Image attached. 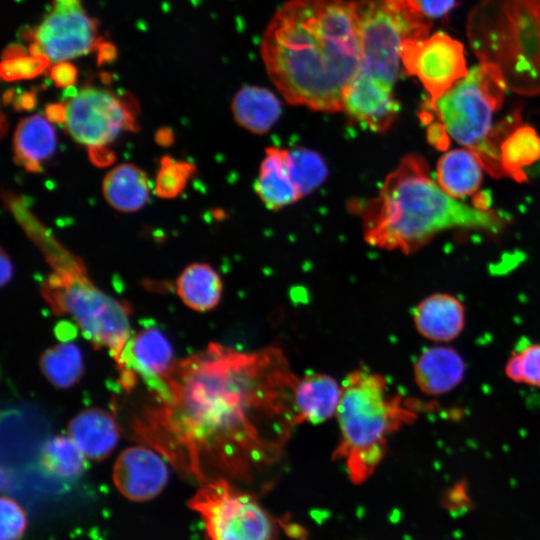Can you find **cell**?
Masks as SVG:
<instances>
[{"label": "cell", "mask_w": 540, "mask_h": 540, "mask_svg": "<svg viewBox=\"0 0 540 540\" xmlns=\"http://www.w3.org/2000/svg\"><path fill=\"white\" fill-rule=\"evenodd\" d=\"M299 377L278 346L220 343L176 362L163 395L130 424L133 437L200 485L252 486L282 460L295 428Z\"/></svg>", "instance_id": "obj_1"}, {"label": "cell", "mask_w": 540, "mask_h": 540, "mask_svg": "<svg viewBox=\"0 0 540 540\" xmlns=\"http://www.w3.org/2000/svg\"><path fill=\"white\" fill-rule=\"evenodd\" d=\"M261 56L287 102L315 111H342L362 65L355 1L285 2L265 29Z\"/></svg>", "instance_id": "obj_2"}, {"label": "cell", "mask_w": 540, "mask_h": 540, "mask_svg": "<svg viewBox=\"0 0 540 540\" xmlns=\"http://www.w3.org/2000/svg\"><path fill=\"white\" fill-rule=\"evenodd\" d=\"M362 222L369 245L406 254L447 229L496 232L502 224L494 212L447 194L431 177L426 161L415 154L402 158L388 174L378 195L366 203Z\"/></svg>", "instance_id": "obj_3"}, {"label": "cell", "mask_w": 540, "mask_h": 540, "mask_svg": "<svg viewBox=\"0 0 540 540\" xmlns=\"http://www.w3.org/2000/svg\"><path fill=\"white\" fill-rule=\"evenodd\" d=\"M336 416L340 437L332 458L344 461L349 480L361 485L385 457L392 433L416 414L401 395L389 393L383 375L358 368L341 383Z\"/></svg>", "instance_id": "obj_4"}, {"label": "cell", "mask_w": 540, "mask_h": 540, "mask_svg": "<svg viewBox=\"0 0 540 540\" xmlns=\"http://www.w3.org/2000/svg\"><path fill=\"white\" fill-rule=\"evenodd\" d=\"M467 36L480 63L496 68L507 89L540 93V0H481Z\"/></svg>", "instance_id": "obj_5"}, {"label": "cell", "mask_w": 540, "mask_h": 540, "mask_svg": "<svg viewBox=\"0 0 540 540\" xmlns=\"http://www.w3.org/2000/svg\"><path fill=\"white\" fill-rule=\"evenodd\" d=\"M45 242L53 272L42 284V297L54 314L69 315L95 348L108 350L124 387V352L131 337L129 306L97 288L77 257L51 240Z\"/></svg>", "instance_id": "obj_6"}, {"label": "cell", "mask_w": 540, "mask_h": 540, "mask_svg": "<svg viewBox=\"0 0 540 540\" xmlns=\"http://www.w3.org/2000/svg\"><path fill=\"white\" fill-rule=\"evenodd\" d=\"M507 86L498 72L482 64L471 69L445 93L427 100L423 115L457 143L475 152L492 175H504L493 128L495 112L502 105Z\"/></svg>", "instance_id": "obj_7"}, {"label": "cell", "mask_w": 540, "mask_h": 540, "mask_svg": "<svg viewBox=\"0 0 540 540\" xmlns=\"http://www.w3.org/2000/svg\"><path fill=\"white\" fill-rule=\"evenodd\" d=\"M362 47L360 71L394 86L406 40L428 35L431 21L415 0H356Z\"/></svg>", "instance_id": "obj_8"}, {"label": "cell", "mask_w": 540, "mask_h": 540, "mask_svg": "<svg viewBox=\"0 0 540 540\" xmlns=\"http://www.w3.org/2000/svg\"><path fill=\"white\" fill-rule=\"evenodd\" d=\"M203 525L205 540H280V525L256 495L220 477L202 485L188 501Z\"/></svg>", "instance_id": "obj_9"}, {"label": "cell", "mask_w": 540, "mask_h": 540, "mask_svg": "<svg viewBox=\"0 0 540 540\" xmlns=\"http://www.w3.org/2000/svg\"><path fill=\"white\" fill-rule=\"evenodd\" d=\"M65 106L67 132L88 148L106 147L122 131L137 129L135 105L105 89L85 87Z\"/></svg>", "instance_id": "obj_10"}, {"label": "cell", "mask_w": 540, "mask_h": 540, "mask_svg": "<svg viewBox=\"0 0 540 540\" xmlns=\"http://www.w3.org/2000/svg\"><path fill=\"white\" fill-rule=\"evenodd\" d=\"M31 38L29 53L44 54L55 63L85 55L102 43L96 21L86 14L81 0H53Z\"/></svg>", "instance_id": "obj_11"}, {"label": "cell", "mask_w": 540, "mask_h": 540, "mask_svg": "<svg viewBox=\"0 0 540 540\" xmlns=\"http://www.w3.org/2000/svg\"><path fill=\"white\" fill-rule=\"evenodd\" d=\"M401 62L435 100L468 74L463 45L443 32L406 40Z\"/></svg>", "instance_id": "obj_12"}, {"label": "cell", "mask_w": 540, "mask_h": 540, "mask_svg": "<svg viewBox=\"0 0 540 540\" xmlns=\"http://www.w3.org/2000/svg\"><path fill=\"white\" fill-rule=\"evenodd\" d=\"M175 364L173 349L166 336L155 327L144 328L131 336L126 345L124 389L129 391L140 376L157 398L165 392L166 380Z\"/></svg>", "instance_id": "obj_13"}, {"label": "cell", "mask_w": 540, "mask_h": 540, "mask_svg": "<svg viewBox=\"0 0 540 540\" xmlns=\"http://www.w3.org/2000/svg\"><path fill=\"white\" fill-rule=\"evenodd\" d=\"M168 481V469L155 450L148 446L125 449L115 461L113 482L118 491L135 502L158 496Z\"/></svg>", "instance_id": "obj_14"}, {"label": "cell", "mask_w": 540, "mask_h": 540, "mask_svg": "<svg viewBox=\"0 0 540 540\" xmlns=\"http://www.w3.org/2000/svg\"><path fill=\"white\" fill-rule=\"evenodd\" d=\"M393 85L359 71L348 89L342 111L354 122L375 132L390 128L400 110Z\"/></svg>", "instance_id": "obj_15"}, {"label": "cell", "mask_w": 540, "mask_h": 540, "mask_svg": "<svg viewBox=\"0 0 540 540\" xmlns=\"http://www.w3.org/2000/svg\"><path fill=\"white\" fill-rule=\"evenodd\" d=\"M465 362L454 348L436 345L425 349L417 358L413 373L419 390L439 396L454 390L464 379Z\"/></svg>", "instance_id": "obj_16"}, {"label": "cell", "mask_w": 540, "mask_h": 540, "mask_svg": "<svg viewBox=\"0 0 540 540\" xmlns=\"http://www.w3.org/2000/svg\"><path fill=\"white\" fill-rule=\"evenodd\" d=\"M416 330L435 343L456 339L465 326V309L454 296L437 293L424 298L413 312Z\"/></svg>", "instance_id": "obj_17"}, {"label": "cell", "mask_w": 540, "mask_h": 540, "mask_svg": "<svg viewBox=\"0 0 540 540\" xmlns=\"http://www.w3.org/2000/svg\"><path fill=\"white\" fill-rule=\"evenodd\" d=\"M255 191L271 210L284 208L303 197L291 176L289 150L279 147L266 149L255 181Z\"/></svg>", "instance_id": "obj_18"}, {"label": "cell", "mask_w": 540, "mask_h": 540, "mask_svg": "<svg viewBox=\"0 0 540 540\" xmlns=\"http://www.w3.org/2000/svg\"><path fill=\"white\" fill-rule=\"evenodd\" d=\"M67 431L85 457L92 460L109 456L119 440L114 416L101 408H88L78 413L69 422Z\"/></svg>", "instance_id": "obj_19"}, {"label": "cell", "mask_w": 540, "mask_h": 540, "mask_svg": "<svg viewBox=\"0 0 540 540\" xmlns=\"http://www.w3.org/2000/svg\"><path fill=\"white\" fill-rule=\"evenodd\" d=\"M341 398V384L324 373L299 378L294 391V407L299 423H323L337 412Z\"/></svg>", "instance_id": "obj_20"}, {"label": "cell", "mask_w": 540, "mask_h": 540, "mask_svg": "<svg viewBox=\"0 0 540 540\" xmlns=\"http://www.w3.org/2000/svg\"><path fill=\"white\" fill-rule=\"evenodd\" d=\"M56 148V133L47 118L33 115L23 118L13 136L15 161L27 171L38 172Z\"/></svg>", "instance_id": "obj_21"}, {"label": "cell", "mask_w": 540, "mask_h": 540, "mask_svg": "<svg viewBox=\"0 0 540 540\" xmlns=\"http://www.w3.org/2000/svg\"><path fill=\"white\" fill-rule=\"evenodd\" d=\"M483 169L484 165L475 152L468 148L453 149L440 157L436 180L447 194L460 199L478 190Z\"/></svg>", "instance_id": "obj_22"}, {"label": "cell", "mask_w": 540, "mask_h": 540, "mask_svg": "<svg viewBox=\"0 0 540 540\" xmlns=\"http://www.w3.org/2000/svg\"><path fill=\"white\" fill-rule=\"evenodd\" d=\"M236 122L254 134L268 132L280 117V100L270 90L259 86L241 88L232 100Z\"/></svg>", "instance_id": "obj_23"}, {"label": "cell", "mask_w": 540, "mask_h": 540, "mask_svg": "<svg viewBox=\"0 0 540 540\" xmlns=\"http://www.w3.org/2000/svg\"><path fill=\"white\" fill-rule=\"evenodd\" d=\"M102 189L105 200L121 212L141 209L148 201L150 192L146 173L129 163L110 170L103 180Z\"/></svg>", "instance_id": "obj_24"}, {"label": "cell", "mask_w": 540, "mask_h": 540, "mask_svg": "<svg viewBox=\"0 0 540 540\" xmlns=\"http://www.w3.org/2000/svg\"><path fill=\"white\" fill-rule=\"evenodd\" d=\"M176 292L189 308L204 312L214 308L222 294V280L208 264L187 266L176 280Z\"/></svg>", "instance_id": "obj_25"}, {"label": "cell", "mask_w": 540, "mask_h": 540, "mask_svg": "<svg viewBox=\"0 0 540 540\" xmlns=\"http://www.w3.org/2000/svg\"><path fill=\"white\" fill-rule=\"evenodd\" d=\"M499 151L504 175L522 181L524 168L540 159V136L530 126H517L506 134Z\"/></svg>", "instance_id": "obj_26"}, {"label": "cell", "mask_w": 540, "mask_h": 540, "mask_svg": "<svg viewBox=\"0 0 540 540\" xmlns=\"http://www.w3.org/2000/svg\"><path fill=\"white\" fill-rule=\"evenodd\" d=\"M40 369L52 385L62 389L69 388L76 384L83 374L81 350L70 341L55 344L42 353Z\"/></svg>", "instance_id": "obj_27"}, {"label": "cell", "mask_w": 540, "mask_h": 540, "mask_svg": "<svg viewBox=\"0 0 540 540\" xmlns=\"http://www.w3.org/2000/svg\"><path fill=\"white\" fill-rule=\"evenodd\" d=\"M40 463L51 474L72 479L83 472L85 455L69 435H57L42 446Z\"/></svg>", "instance_id": "obj_28"}, {"label": "cell", "mask_w": 540, "mask_h": 540, "mask_svg": "<svg viewBox=\"0 0 540 540\" xmlns=\"http://www.w3.org/2000/svg\"><path fill=\"white\" fill-rule=\"evenodd\" d=\"M289 157L291 176L302 196L316 190L326 179L327 165L319 153L298 147L289 150Z\"/></svg>", "instance_id": "obj_29"}, {"label": "cell", "mask_w": 540, "mask_h": 540, "mask_svg": "<svg viewBox=\"0 0 540 540\" xmlns=\"http://www.w3.org/2000/svg\"><path fill=\"white\" fill-rule=\"evenodd\" d=\"M195 171V166L190 162L163 157L155 179V194L163 199L179 196Z\"/></svg>", "instance_id": "obj_30"}, {"label": "cell", "mask_w": 540, "mask_h": 540, "mask_svg": "<svg viewBox=\"0 0 540 540\" xmlns=\"http://www.w3.org/2000/svg\"><path fill=\"white\" fill-rule=\"evenodd\" d=\"M44 54H22L1 62V77L6 81L31 79L44 72L50 64Z\"/></svg>", "instance_id": "obj_31"}, {"label": "cell", "mask_w": 540, "mask_h": 540, "mask_svg": "<svg viewBox=\"0 0 540 540\" xmlns=\"http://www.w3.org/2000/svg\"><path fill=\"white\" fill-rule=\"evenodd\" d=\"M0 540H20L27 527V517L22 507L9 497H1Z\"/></svg>", "instance_id": "obj_32"}, {"label": "cell", "mask_w": 540, "mask_h": 540, "mask_svg": "<svg viewBox=\"0 0 540 540\" xmlns=\"http://www.w3.org/2000/svg\"><path fill=\"white\" fill-rule=\"evenodd\" d=\"M523 384L540 388V343H531L517 351Z\"/></svg>", "instance_id": "obj_33"}, {"label": "cell", "mask_w": 540, "mask_h": 540, "mask_svg": "<svg viewBox=\"0 0 540 540\" xmlns=\"http://www.w3.org/2000/svg\"><path fill=\"white\" fill-rule=\"evenodd\" d=\"M50 77L59 88H71L77 79V69L69 61L56 63L50 70Z\"/></svg>", "instance_id": "obj_34"}, {"label": "cell", "mask_w": 540, "mask_h": 540, "mask_svg": "<svg viewBox=\"0 0 540 540\" xmlns=\"http://www.w3.org/2000/svg\"><path fill=\"white\" fill-rule=\"evenodd\" d=\"M421 13L427 18H440L447 15L455 6L456 0H415Z\"/></svg>", "instance_id": "obj_35"}, {"label": "cell", "mask_w": 540, "mask_h": 540, "mask_svg": "<svg viewBox=\"0 0 540 540\" xmlns=\"http://www.w3.org/2000/svg\"><path fill=\"white\" fill-rule=\"evenodd\" d=\"M90 160L99 167L110 165L114 159V153L106 147L88 148Z\"/></svg>", "instance_id": "obj_36"}, {"label": "cell", "mask_w": 540, "mask_h": 540, "mask_svg": "<svg viewBox=\"0 0 540 540\" xmlns=\"http://www.w3.org/2000/svg\"><path fill=\"white\" fill-rule=\"evenodd\" d=\"M504 373L508 379L515 383H522L521 380V368L518 352H513L508 358L505 366Z\"/></svg>", "instance_id": "obj_37"}, {"label": "cell", "mask_w": 540, "mask_h": 540, "mask_svg": "<svg viewBox=\"0 0 540 540\" xmlns=\"http://www.w3.org/2000/svg\"><path fill=\"white\" fill-rule=\"evenodd\" d=\"M45 116L50 122L64 123L66 118V106L62 103L49 104L45 108Z\"/></svg>", "instance_id": "obj_38"}, {"label": "cell", "mask_w": 540, "mask_h": 540, "mask_svg": "<svg viewBox=\"0 0 540 540\" xmlns=\"http://www.w3.org/2000/svg\"><path fill=\"white\" fill-rule=\"evenodd\" d=\"M0 262H1V286H4L7 284L12 277L13 274V266L12 262L5 252L4 248H1V256H0Z\"/></svg>", "instance_id": "obj_39"}, {"label": "cell", "mask_w": 540, "mask_h": 540, "mask_svg": "<svg viewBox=\"0 0 540 540\" xmlns=\"http://www.w3.org/2000/svg\"><path fill=\"white\" fill-rule=\"evenodd\" d=\"M36 96L32 92H25L15 101V107L18 110H31L35 107Z\"/></svg>", "instance_id": "obj_40"}, {"label": "cell", "mask_w": 540, "mask_h": 540, "mask_svg": "<svg viewBox=\"0 0 540 540\" xmlns=\"http://www.w3.org/2000/svg\"><path fill=\"white\" fill-rule=\"evenodd\" d=\"M99 54H98V60L100 62H106L111 61L116 56V50L110 43H101L98 46Z\"/></svg>", "instance_id": "obj_41"}, {"label": "cell", "mask_w": 540, "mask_h": 540, "mask_svg": "<svg viewBox=\"0 0 540 540\" xmlns=\"http://www.w3.org/2000/svg\"><path fill=\"white\" fill-rule=\"evenodd\" d=\"M155 141L160 146H169L174 142V134L169 128H160L155 134Z\"/></svg>", "instance_id": "obj_42"}, {"label": "cell", "mask_w": 540, "mask_h": 540, "mask_svg": "<svg viewBox=\"0 0 540 540\" xmlns=\"http://www.w3.org/2000/svg\"><path fill=\"white\" fill-rule=\"evenodd\" d=\"M354 540H371V539H368V538H356Z\"/></svg>", "instance_id": "obj_43"}]
</instances>
